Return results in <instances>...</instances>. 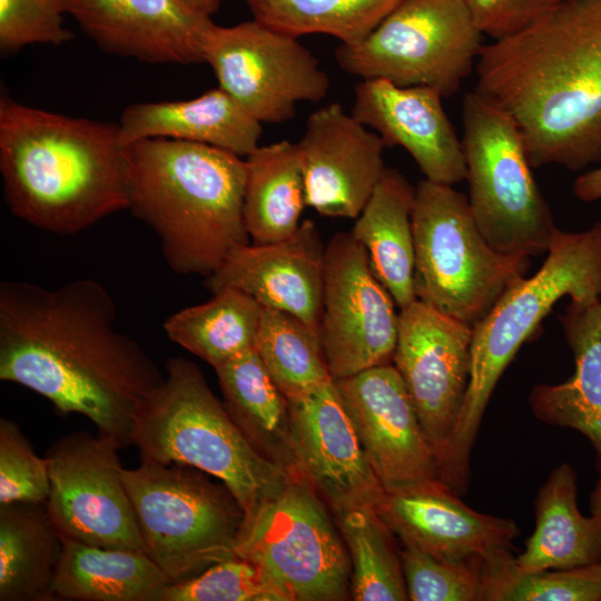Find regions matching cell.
<instances>
[{
	"instance_id": "cell-24",
	"label": "cell",
	"mask_w": 601,
	"mask_h": 601,
	"mask_svg": "<svg viewBox=\"0 0 601 601\" xmlns=\"http://www.w3.org/2000/svg\"><path fill=\"white\" fill-rule=\"evenodd\" d=\"M124 146L145 138L210 145L246 158L258 147L262 124L219 87L180 101L128 106L119 120Z\"/></svg>"
},
{
	"instance_id": "cell-13",
	"label": "cell",
	"mask_w": 601,
	"mask_h": 601,
	"mask_svg": "<svg viewBox=\"0 0 601 601\" xmlns=\"http://www.w3.org/2000/svg\"><path fill=\"white\" fill-rule=\"evenodd\" d=\"M121 447L112 436L88 432L66 434L50 445L46 453L50 474L46 506L61 538L144 551L121 477Z\"/></svg>"
},
{
	"instance_id": "cell-27",
	"label": "cell",
	"mask_w": 601,
	"mask_h": 601,
	"mask_svg": "<svg viewBox=\"0 0 601 601\" xmlns=\"http://www.w3.org/2000/svg\"><path fill=\"white\" fill-rule=\"evenodd\" d=\"M415 187L398 170L386 168L352 235L365 247L376 278L403 309L416 300L412 209Z\"/></svg>"
},
{
	"instance_id": "cell-31",
	"label": "cell",
	"mask_w": 601,
	"mask_h": 601,
	"mask_svg": "<svg viewBox=\"0 0 601 601\" xmlns=\"http://www.w3.org/2000/svg\"><path fill=\"white\" fill-rule=\"evenodd\" d=\"M263 306L248 294L221 288L203 304L185 307L164 323L167 337L218 367L254 347Z\"/></svg>"
},
{
	"instance_id": "cell-20",
	"label": "cell",
	"mask_w": 601,
	"mask_h": 601,
	"mask_svg": "<svg viewBox=\"0 0 601 601\" xmlns=\"http://www.w3.org/2000/svg\"><path fill=\"white\" fill-rule=\"evenodd\" d=\"M442 98L430 87L362 79L355 87L351 114L375 131L386 147L404 148L425 179L453 186L465 179L466 166L462 140Z\"/></svg>"
},
{
	"instance_id": "cell-35",
	"label": "cell",
	"mask_w": 601,
	"mask_h": 601,
	"mask_svg": "<svg viewBox=\"0 0 601 601\" xmlns=\"http://www.w3.org/2000/svg\"><path fill=\"white\" fill-rule=\"evenodd\" d=\"M481 601H601V563L522 572L502 549L483 558Z\"/></svg>"
},
{
	"instance_id": "cell-15",
	"label": "cell",
	"mask_w": 601,
	"mask_h": 601,
	"mask_svg": "<svg viewBox=\"0 0 601 601\" xmlns=\"http://www.w3.org/2000/svg\"><path fill=\"white\" fill-rule=\"evenodd\" d=\"M398 317L392 361L439 461L466 394L473 328L418 299Z\"/></svg>"
},
{
	"instance_id": "cell-17",
	"label": "cell",
	"mask_w": 601,
	"mask_h": 601,
	"mask_svg": "<svg viewBox=\"0 0 601 601\" xmlns=\"http://www.w3.org/2000/svg\"><path fill=\"white\" fill-rule=\"evenodd\" d=\"M297 471L336 516L374 506L385 493L334 380L287 398Z\"/></svg>"
},
{
	"instance_id": "cell-18",
	"label": "cell",
	"mask_w": 601,
	"mask_h": 601,
	"mask_svg": "<svg viewBox=\"0 0 601 601\" xmlns=\"http://www.w3.org/2000/svg\"><path fill=\"white\" fill-rule=\"evenodd\" d=\"M306 206L327 217L356 219L385 170V144L333 102L312 112L297 144Z\"/></svg>"
},
{
	"instance_id": "cell-28",
	"label": "cell",
	"mask_w": 601,
	"mask_h": 601,
	"mask_svg": "<svg viewBox=\"0 0 601 601\" xmlns=\"http://www.w3.org/2000/svg\"><path fill=\"white\" fill-rule=\"evenodd\" d=\"M169 583L144 551L62 538L52 593L55 600L68 601H160Z\"/></svg>"
},
{
	"instance_id": "cell-42",
	"label": "cell",
	"mask_w": 601,
	"mask_h": 601,
	"mask_svg": "<svg viewBox=\"0 0 601 601\" xmlns=\"http://www.w3.org/2000/svg\"><path fill=\"white\" fill-rule=\"evenodd\" d=\"M186 7L193 11L210 17L214 14L219 6L221 0H180Z\"/></svg>"
},
{
	"instance_id": "cell-37",
	"label": "cell",
	"mask_w": 601,
	"mask_h": 601,
	"mask_svg": "<svg viewBox=\"0 0 601 601\" xmlns=\"http://www.w3.org/2000/svg\"><path fill=\"white\" fill-rule=\"evenodd\" d=\"M403 544L400 554L408 600L481 601L483 558L443 560Z\"/></svg>"
},
{
	"instance_id": "cell-5",
	"label": "cell",
	"mask_w": 601,
	"mask_h": 601,
	"mask_svg": "<svg viewBox=\"0 0 601 601\" xmlns=\"http://www.w3.org/2000/svg\"><path fill=\"white\" fill-rule=\"evenodd\" d=\"M563 296L579 303L601 298V220L578 233L556 227L539 270L509 287L473 327L466 394L439 457L442 479L454 489L466 482L471 450L502 373Z\"/></svg>"
},
{
	"instance_id": "cell-3",
	"label": "cell",
	"mask_w": 601,
	"mask_h": 601,
	"mask_svg": "<svg viewBox=\"0 0 601 601\" xmlns=\"http://www.w3.org/2000/svg\"><path fill=\"white\" fill-rule=\"evenodd\" d=\"M118 124L0 99V173L10 211L42 230L73 235L127 209Z\"/></svg>"
},
{
	"instance_id": "cell-29",
	"label": "cell",
	"mask_w": 601,
	"mask_h": 601,
	"mask_svg": "<svg viewBox=\"0 0 601 601\" xmlns=\"http://www.w3.org/2000/svg\"><path fill=\"white\" fill-rule=\"evenodd\" d=\"M62 538L43 503L0 505V601H52Z\"/></svg>"
},
{
	"instance_id": "cell-38",
	"label": "cell",
	"mask_w": 601,
	"mask_h": 601,
	"mask_svg": "<svg viewBox=\"0 0 601 601\" xmlns=\"http://www.w3.org/2000/svg\"><path fill=\"white\" fill-rule=\"evenodd\" d=\"M50 494L49 461L40 457L16 421L0 418V505L46 504Z\"/></svg>"
},
{
	"instance_id": "cell-19",
	"label": "cell",
	"mask_w": 601,
	"mask_h": 601,
	"mask_svg": "<svg viewBox=\"0 0 601 601\" xmlns=\"http://www.w3.org/2000/svg\"><path fill=\"white\" fill-rule=\"evenodd\" d=\"M325 247L316 225L306 219L287 239L235 249L204 283L211 294L225 287L239 289L319 334Z\"/></svg>"
},
{
	"instance_id": "cell-41",
	"label": "cell",
	"mask_w": 601,
	"mask_h": 601,
	"mask_svg": "<svg viewBox=\"0 0 601 601\" xmlns=\"http://www.w3.org/2000/svg\"><path fill=\"white\" fill-rule=\"evenodd\" d=\"M574 195L582 201L601 199V166L580 175L573 184Z\"/></svg>"
},
{
	"instance_id": "cell-16",
	"label": "cell",
	"mask_w": 601,
	"mask_h": 601,
	"mask_svg": "<svg viewBox=\"0 0 601 601\" xmlns=\"http://www.w3.org/2000/svg\"><path fill=\"white\" fill-rule=\"evenodd\" d=\"M334 383L385 492L442 481L435 450L394 365H377Z\"/></svg>"
},
{
	"instance_id": "cell-36",
	"label": "cell",
	"mask_w": 601,
	"mask_h": 601,
	"mask_svg": "<svg viewBox=\"0 0 601 601\" xmlns=\"http://www.w3.org/2000/svg\"><path fill=\"white\" fill-rule=\"evenodd\" d=\"M160 601H292L289 594L256 564L244 559L215 563L200 574L169 583Z\"/></svg>"
},
{
	"instance_id": "cell-14",
	"label": "cell",
	"mask_w": 601,
	"mask_h": 601,
	"mask_svg": "<svg viewBox=\"0 0 601 601\" xmlns=\"http://www.w3.org/2000/svg\"><path fill=\"white\" fill-rule=\"evenodd\" d=\"M395 305L365 247L351 231L334 235L325 247L319 331L333 380L393 359L400 318Z\"/></svg>"
},
{
	"instance_id": "cell-1",
	"label": "cell",
	"mask_w": 601,
	"mask_h": 601,
	"mask_svg": "<svg viewBox=\"0 0 601 601\" xmlns=\"http://www.w3.org/2000/svg\"><path fill=\"white\" fill-rule=\"evenodd\" d=\"M116 318V304L97 280L52 289L2 280L0 380L36 392L60 413L83 415L122 447L134 445L138 408L164 376L117 331Z\"/></svg>"
},
{
	"instance_id": "cell-12",
	"label": "cell",
	"mask_w": 601,
	"mask_h": 601,
	"mask_svg": "<svg viewBox=\"0 0 601 601\" xmlns=\"http://www.w3.org/2000/svg\"><path fill=\"white\" fill-rule=\"evenodd\" d=\"M298 38L256 21L213 23L204 39V61L226 91L260 124L294 118L300 101H319L331 87L318 59Z\"/></svg>"
},
{
	"instance_id": "cell-34",
	"label": "cell",
	"mask_w": 601,
	"mask_h": 601,
	"mask_svg": "<svg viewBox=\"0 0 601 601\" xmlns=\"http://www.w3.org/2000/svg\"><path fill=\"white\" fill-rule=\"evenodd\" d=\"M254 347L287 398L333 380L319 334L292 314L263 307Z\"/></svg>"
},
{
	"instance_id": "cell-43",
	"label": "cell",
	"mask_w": 601,
	"mask_h": 601,
	"mask_svg": "<svg viewBox=\"0 0 601 601\" xmlns=\"http://www.w3.org/2000/svg\"><path fill=\"white\" fill-rule=\"evenodd\" d=\"M591 514L598 519L601 524V477L597 482L590 496ZM601 563V561H600Z\"/></svg>"
},
{
	"instance_id": "cell-30",
	"label": "cell",
	"mask_w": 601,
	"mask_h": 601,
	"mask_svg": "<svg viewBox=\"0 0 601 601\" xmlns=\"http://www.w3.org/2000/svg\"><path fill=\"white\" fill-rule=\"evenodd\" d=\"M245 160L244 221L249 238L258 245L287 239L299 227L306 206L297 144L258 146Z\"/></svg>"
},
{
	"instance_id": "cell-32",
	"label": "cell",
	"mask_w": 601,
	"mask_h": 601,
	"mask_svg": "<svg viewBox=\"0 0 601 601\" xmlns=\"http://www.w3.org/2000/svg\"><path fill=\"white\" fill-rule=\"evenodd\" d=\"M253 19L288 36L324 33L342 45L366 39L402 0H244Z\"/></svg>"
},
{
	"instance_id": "cell-33",
	"label": "cell",
	"mask_w": 601,
	"mask_h": 601,
	"mask_svg": "<svg viewBox=\"0 0 601 601\" xmlns=\"http://www.w3.org/2000/svg\"><path fill=\"white\" fill-rule=\"evenodd\" d=\"M351 556V594L355 601L408 600L392 531L374 506L351 510L337 518Z\"/></svg>"
},
{
	"instance_id": "cell-21",
	"label": "cell",
	"mask_w": 601,
	"mask_h": 601,
	"mask_svg": "<svg viewBox=\"0 0 601 601\" xmlns=\"http://www.w3.org/2000/svg\"><path fill=\"white\" fill-rule=\"evenodd\" d=\"M101 50L152 63L204 61V39L214 23L180 0H62Z\"/></svg>"
},
{
	"instance_id": "cell-23",
	"label": "cell",
	"mask_w": 601,
	"mask_h": 601,
	"mask_svg": "<svg viewBox=\"0 0 601 601\" xmlns=\"http://www.w3.org/2000/svg\"><path fill=\"white\" fill-rule=\"evenodd\" d=\"M560 323L573 353L574 372L565 382L533 387L530 407L540 421L584 435L601 475V298L571 300Z\"/></svg>"
},
{
	"instance_id": "cell-11",
	"label": "cell",
	"mask_w": 601,
	"mask_h": 601,
	"mask_svg": "<svg viewBox=\"0 0 601 601\" xmlns=\"http://www.w3.org/2000/svg\"><path fill=\"white\" fill-rule=\"evenodd\" d=\"M299 474L239 529L235 556L273 578L292 601H339L349 594L351 561L325 508Z\"/></svg>"
},
{
	"instance_id": "cell-25",
	"label": "cell",
	"mask_w": 601,
	"mask_h": 601,
	"mask_svg": "<svg viewBox=\"0 0 601 601\" xmlns=\"http://www.w3.org/2000/svg\"><path fill=\"white\" fill-rule=\"evenodd\" d=\"M572 465L555 467L535 500V529L515 558L522 572L571 569L601 561V524L584 516L577 501Z\"/></svg>"
},
{
	"instance_id": "cell-2",
	"label": "cell",
	"mask_w": 601,
	"mask_h": 601,
	"mask_svg": "<svg viewBox=\"0 0 601 601\" xmlns=\"http://www.w3.org/2000/svg\"><path fill=\"white\" fill-rule=\"evenodd\" d=\"M474 69L475 90L513 119L533 168L601 161V0H561L484 43Z\"/></svg>"
},
{
	"instance_id": "cell-4",
	"label": "cell",
	"mask_w": 601,
	"mask_h": 601,
	"mask_svg": "<svg viewBox=\"0 0 601 601\" xmlns=\"http://www.w3.org/2000/svg\"><path fill=\"white\" fill-rule=\"evenodd\" d=\"M127 201L179 275L215 273L250 244L244 221V157L210 145L154 137L124 148Z\"/></svg>"
},
{
	"instance_id": "cell-22",
	"label": "cell",
	"mask_w": 601,
	"mask_h": 601,
	"mask_svg": "<svg viewBox=\"0 0 601 601\" xmlns=\"http://www.w3.org/2000/svg\"><path fill=\"white\" fill-rule=\"evenodd\" d=\"M374 509L403 543L443 560L485 558L519 535L512 520L473 510L443 481L385 492Z\"/></svg>"
},
{
	"instance_id": "cell-6",
	"label": "cell",
	"mask_w": 601,
	"mask_h": 601,
	"mask_svg": "<svg viewBox=\"0 0 601 601\" xmlns=\"http://www.w3.org/2000/svg\"><path fill=\"white\" fill-rule=\"evenodd\" d=\"M165 370L164 381L136 415L134 445L140 462L196 467L224 483L244 518L250 516L297 474L255 450L197 364L171 357Z\"/></svg>"
},
{
	"instance_id": "cell-9",
	"label": "cell",
	"mask_w": 601,
	"mask_h": 601,
	"mask_svg": "<svg viewBox=\"0 0 601 601\" xmlns=\"http://www.w3.org/2000/svg\"><path fill=\"white\" fill-rule=\"evenodd\" d=\"M462 122L467 201L481 233L505 255L546 254L556 226L518 126L476 90L463 98Z\"/></svg>"
},
{
	"instance_id": "cell-26",
	"label": "cell",
	"mask_w": 601,
	"mask_h": 601,
	"mask_svg": "<svg viewBox=\"0 0 601 601\" xmlns=\"http://www.w3.org/2000/svg\"><path fill=\"white\" fill-rule=\"evenodd\" d=\"M215 372L223 403L248 442L267 460L298 474L288 400L255 347Z\"/></svg>"
},
{
	"instance_id": "cell-10",
	"label": "cell",
	"mask_w": 601,
	"mask_h": 601,
	"mask_svg": "<svg viewBox=\"0 0 601 601\" xmlns=\"http://www.w3.org/2000/svg\"><path fill=\"white\" fill-rule=\"evenodd\" d=\"M483 33L463 0H402L362 42L339 45L348 75L454 95L475 68Z\"/></svg>"
},
{
	"instance_id": "cell-39",
	"label": "cell",
	"mask_w": 601,
	"mask_h": 601,
	"mask_svg": "<svg viewBox=\"0 0 601 601\" xmlns=\"http://www.w3.org/2000/svg\"><path fill=\"white\" fill-rule=\"evenodd\" d=\"M62 0H0V49L11 53L27 45H61L72 38L63 27Z\"/></svg>"
},
{
	"instance_id": "cell-7",
	"label": "cell",
	"mask_w": 601,
	"mask_h": 601,
	"mask_svg": "<svg viewBox=\"0 0 601 601\" xmlns=\"http://www.w3.org/2000/svg\"><path fill=\"white\" fill-rule=\"evenodd\" d=\"M412 227L416 299L472 328L528 273L530 259L494 249L451 185L415 186Z\"/></svg>"
},
{
	"instance_id": "cell-40",
	"label": "cell",
	"mask_w": 601,
	"mask_h": 601,
	"mask_svg": "<svg viewBox=\"0 0 601 601\" xmlns=\"http://www.w3.org/2000/svg\"><path fill=\"white\" fill-rule=\"evenodd\" d=\"M475 24L492 40L513 36L549 13L561 0H463Z\"/></svg>"
},
{
	"instance_id": "cell-8",
	"label": "cell",
	"mask_w": 601,
	"mask_h": 601,
	"mask_svg": "<svg viewBox=\"0 0 601 601\" xmlns=\"http://www.w3.org/2000/svg\"><path fill=\"white\" fill-rule=\"evenodd\" d=\"M185 464L121 469L145 553L171 583L235 556L244 512L227 486Z\"/></svg>"
}]
</instances>
